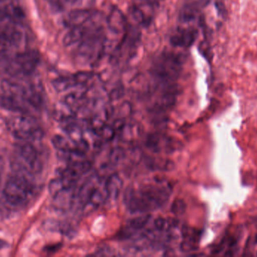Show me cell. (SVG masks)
<instances>
[{
  "mask_svg": "<svg viewBox=\"0 0 257 257\" xmlns=\"http://www.w3.org/2000/svg\"><path fill=\"white\" fill-rule=\"evenodd\" d=\"M107 26L112 33L124 35L128 27L127 21L123 14L117 9H113L107 18Z\"/></svg>",
  "mask_w": 257,
  "mask_h": 257,
  "instance_id": "7c38bea8",
  "label": "cell"
},
{
  "mask_svg": "<svg viewBox=\"0 0 257 257\" xmlns=\"http://www.w3.org/2000/svg\"><path fill=\"white\" fill-rule=\"evenodd\" d=\"M237 241L235 239H230L229 242V247H233L236 245Z\"/></svg>",
  "mask_w": 257,
  "mask_h": 257,
  "instance_id": "1f68e13d",
  "label": "cell"
},
{
  "mask_svg": "<svg viewBox=\"0 0 257 257\" xmlns=\"http://www.w3.org/2000/svg\"><path fill=\"white\" fill-rule=\"evenodd\" d=\"M7 127L11 134L20 141L33 142L39 140L43 136L37 121L27 113H21L9 118Z\"/></svg>",
  "mask_w": 257,
  "mask_h": 257,
  "instance_id": "52a82bcc",
  "label": "cell"
},
{
  "mask_svg": "<svg viewBox=\"0 0 257 257\" xmlns=\"http://www.w3.org/2000/svg\"><path fill=\"white\" fill-rule=\"evenodd\" d=\"M124 126V119H122V118H118V119H116L112 125L113 128L116 131V134L117 133H121L122 130L123 129Z\"/></svg>",
  "mask_w": 257,
  "mask_h": 257,
  "instance_id": "4316f807",
  "label": "cell"
},
{
  "mask_svg": "<svg viewBox=\"0 0 257 257\" xmlns=\"http://www.w3.org/2000/svg\"><path fill=\"white\" fill-rule=\"evenodd\" d=\"M19 24L9 21H0V45L4 48L18 47L24 40V33Z\"/></svg>",
  "mask_w": 257,
  "mask_h": 257,
  "instance_id": "9c48e42d",
  "label": "cell"
},
{
  "mask_svg": "<svg viewBox=\"0 0 257 257\" xmlns=\"http://www.w3.org/2000/svg\"><path fill=\"white\" fill-rule=\"evenodd\" d=\"M33 186L26 175L16 173L6 181L3 195L6 202L12 205H24L33 193Z\"/></svg>",
  "mask_w": 257,
  "mask_h": 257,
  "instance_id": "ba28073f",
  "label": "cell"
},
{
  "mask_svg": "<svg viewBox=\"0 0 257 257\" xmlns=\"http://www.w3.org/2000/svg\"><path fill=\"white\" fill-rule=\"evenodd\" d=\"M8 245H9V244H8V243L6 242V241H4V240L3 239H0V250L6 248Z\"/></svg>",
  "mask_w": 257,
  "mask_h": 257,
  "instance_id": "4dcf8cb0",
  "label": "cell"
},
{
  "mask_svg": "<svg viewBox=\"0 0 257 257\" xmlns=\"http://www.w3.org/2000/svg\"><path fill=\"white\" fill-rule=\"evenodd\" d=\"M172 193L170 185L165 181L142 186L140 188L128 189L124 195V202L133 214H145L163 207Z\"/></svg>",
  "mask_w": 257,
  "mask_h": 257,
  "instance_id": "7a4b0ae2",
  "label": "cell"
},
{
  "mask_svg": "<svg viewBox=\"0 0 257 257\" xmlns=\"http://www.w3.org/2000/svg\"><path fill=\"white\" fill-rule=\"evenodd\" d=\"M5 162L3 157L0 156V187H1L2 179L4 172Z\"/></svg>",
  "mask_w": 257,
  "mask_h": 257,
  "instance_id": "f1b7e54d",
  "label": "cell"
},
{
  "mask_svg": "<svg viewBox=\"0 0 257 257\" xmlns=\"http://www.w3.org/2000/svg\"><path fill=\"white\" fill-rule=\"evenodd\" d=\"M4 1V0H0V2Z\"/></svg>",
  "mask_w": 257,
  "mask_h": 257,
  "instance_id": "e575fe53",
  "label": "cell"
},
{
  "mask_svg": "<svg viewBox=\"0 0 257 257\" xmlns=\"http://www.w3.org/2000/svg\"><path fill=\"white\" fill-rule=\"evenodd\" d=\"M67 32L63 43L80 63L93 65L105 54L107 18L97 11L75 9L64 21Z\"/></svg>",
  "mask_w": 257,
  "mask_h": 257,
  "instance_id": "6da1fadb",
  "label": "cell"
},
{
  "mask_svg": "<svg viewBox=\"0 0 257 257\" xmlns=\"http://www.w3.org/2000/svg\"><path fill=\"white\" fill-rule=\"evenodd\" d=\"M25 20V14L20 6L7 5L0 7V21H9L21 25Z\"/></svg>",
  "mask_w": 257,
  "mask_h": 257,
  "instance_id": "4fadbf2b",
  "label": "cell"
},
{
  "mask_svg": "<svg viewBox=\"0 0 257 257\" xmlns=\"http://www.w3.org/2000/svg\"><path fill=\"white\" fill-rule=\"evenodd\" d=\"M13 167L17 173L33 175L42 170L39 154L32 142L21 141L14 151Z\"/></svg>",
  "mask_w": 257,
  "mask_h": 257,
  "instance_id": "8992f818",
  "label": "cell"
},
{
  "mask_svg": "<svg viewBox=\"0 0 257 257\" xmlns=\"http://www.w3.org/2000/svg\"><path fill=\"white\" fill-rule=\"evenodd\" d=\"M224 256H234V253L232 252V250H227L226 253H224Z\"/></svg>",
  "mask_w": 257,
  "mask_h": 257,
  "instance_id": "d6a6232c",
  "label": "cell"
},
{
  "mask_svg": "<svg viewBox=\"0 0 257 257\" xmlns=\"http://www.w3.org/2000/svg\"><path fill=\"white\" fill-rule=\"evenodd\" d=\"M160 138L158 134H150L146 140V146L153 152H158L160 150Z\"/></svg>",
  "mask_w": 257,
  "mask_h": 257,
  "instance_id": "603a6c76",
  "label": "cell"
},
{
  "mask_svg": "<svg viewBox=\"0 0 257 257\" xmlns=\"http://www.w3.org/2000/svg\"><path fill=\"white\" fill-rule=\"evenodd\" d=\"M99 185V178L96 175L90 177L80 188L77 197L79 200L80 204L85 205L90 200L92 193L94 191L95 189Z\"/></svg>",
  "mask_w": 257,
  "mask_h": 257,
  "instance_id": "9a60e30c",
  "label": "cell"
},
{
  "mask_svg": "<svg viewBox=\"0 0 257 257\" xmlns=\"http://www.w3.org/2000/svg\"><path fill=\"white\" fill-rule=\"evenodd\" d=\"M99 138L105 142L111 141L116 135V131L113 128L112 125H105L99 131Z\"/></svg>",
  "mask_w": 257,
  "mask_h": 257,
  "instance_id": "ffe728a7",
  "label": "cell"
},
{
  "mask_svg": "<svg viewBox=\"0 0 257 257\" xmlns=\"http://www.w3.org/2000/svg\"><path fill=\"white\" fill-rule=\"evenodd\" d=\"M52 144L58 152H66L72 149L69 140L61 135L54 136Z\"/></svg>",
  "mask_w": 257,
  "mask_h": 257,
  "instance_id": "d6986e66",
  "label": "cell"
},
{
  "mask_svg": "<svg viewBox=\"0 0 257 257\" xmlns=\"http://www.w3.org/2000/svg\"><path fill=\"white\" fill-rule=\"evenodd\" d=\"M63 189H65V187L60 178H56V179H54L50 182L49 192L52 197L62 191Z\"/></svg>",
  "mask_w": 257,
  "mask_h": 257,
  "instance_id": "cb8c5ba5",
  "label": "cell"
},
{
  "mask_svg": "<svg viewBox=\"0 0 257 257\" xmlns=\"http://www.w3.org/2000/svg\"><path fill=\"white\" fill-rule=\"evenodd\" d=\"M197 36L196 29L179 27L171 36V44L178 48H188L194 43Z\"/></svg>",
  "mask_w": 257,
  "mask_h": 257,
  "instance_id": "8fae6325",
  "label": "cell"
},
{
  "mask_svg": "<svg viewBox=\"0 0 257 257\" xmlns=\"http://www.w3.org/2000/svg\"><path fill=\"white\" fill-rule=\"evenodd\" d=\"M107 200H108V193L105 185L102 187L97 186L92 193L90 200L87 204H89L92 208H96L103 205Z\"/></svg>",
  "mask_w": 257,
  "mask_h": 257,
  "instance_id": "e0dca14e",
  "label": "cell"
},
{
  "mask_svg": "<svg viewBox=\"0 0 257 257\" xmlns=\"http://www.w3.org/2000/svg\"><path fill=\"white\" fill-rule=\"evenodd\" d=\"M53 7L57 9H62L65 6L75 3L77 0H48Z\"/></svg>",
  "mask_w": 257,
  "mask_h": 257,
  "instance_id": "484cf974",
  "label": "cell"
},
{
  "mask_svg": "<svg viewBox=\"0 0 257 257\" xmlns=\"http://www.w3.org/2000/svg\"><path fill=\"white\" fill-rule=\"evenodd\" d=\"M156 6L155 0H134L131 7L132 16L141 25H149Z\"/></svg>",
  "mask_w": 257,
  "mask_h": 257,
  "instance_id": "30bf717a",
  "label": "cell"
},
{
  "mask_svg": "<svg viewBox=\"0 0 257 257\" xmlns=\"http://www.w3.org/2000/svg\"><path fill=\"white\" fill-rule=\"evenodd\" d=\"M41 57L36 50L12 53L0 51V66L10 78H22L33 75L40 64Z\"/></svg>",
  "mask_w": 257,
  "mask_h": 257,
  "instance_id": "3957f363",
  "label": "cell"
},
{
  "mask_svg": "<svg viewBox=\"0 0 257 257\" xmlns=\"http://www.w3.org/2000/svg\"><path fill=\"white\" fill-rule=\"evenodd\" d=\"M223 249H224V244H220V245L217 246L215 249H214V250L212 251V253L213 254H219V253H221V251Z\"/></svg>",
  "mask_w": 257,
  "mask_h": 257,
  "instance_id": "f546056e",
  "label": "cell"
},
{
  "mask_svg": "<svg viewBox=\"0 0 257 257\" xmlns=\"http://www.w3.org/2000/svg\"><path fill=\"white\" fill-rule=\"evenodd\" d=\"M132 113V106L130 103L124 102L120 105L119 108V116L120 118L124 119L125 117H127Z\"/></svg>",
  "mask_w": 257,
  "mask_h": 257,
  "instance_id": "d4e9b609",
  "label": "cell"
},
{
  "mask_svg": "<svg viewBox=\"0 0 257 257\" xmlns=\"http://www.w3.org/2000/svg\"><path fill=\"white\" fill-rule=\"evenodd\" d=\"M216 6H217V11H218V12L220 14V15H226V8H225L224 5H223V3L217 2V3H216Z\"/></svg>",
  "mask_w": 257,
  "mask_h": 257,
  "instance_id": "83f0119b",
  "label": "cell"
},
{
  "mask_svg": "<svg viewBox=\"0 0 257 257\" xmlns=\"http://www.w3.org/2000/svg\"><path fill=\"white\" fill-rule=\"evenodd\" d=\"M124 150L121 147L113 148L109 154L110 162L113 164H117L123 161L125 158Z\"/></svg>",
  "mask_w": 257,
  "mask_h": 257,
  "instance_id": "44dd1931",
  "label": "cell"
},
{
  "mask_svg": "<svg viewBox=\"0 0 257 257\" xmlns=\"http://www.w3.org/2000/svg\"><path fill=\"white\" fill-rule=\"evenodd\" d=\"M4 95L13 97L22 101L27 107L39 109L43 104L42 89L33 83H24L19 78H6L1 83Z\"/></svg>",
  "mask_w": 257,
  "mask_h": 257,
  "instance_id": "277c9868",
  "label": "cell"
},
{
  "mask_svg": "<svg viewBox=\"0 0 257 257\" xmlns=\"http://www.w3.org/2000/svg\"><path fill=\"white\" fill-rule=\"evenodd\" d=\"M256 255H257V253H256Z\"/></svg>",
  "mask_w": 257,
  "mask_h": 257,
  "instance_id": "d590c367",
  "label": "cell"
},
{
  "mask_svg": "<svg viewBox=\"0 0 257 257\" xmlns=\"http://www.w3.org/2000/svg\"><path fill=\"white\" fill-rule=\"evenodd\" d=\"M53 87L57 92H64L76 86L74 75L57 77L52 82Z\"/></svg>",
  "mask_w": 257,
  "mask_h": 257,
  "instance_id": "2e32d148",
  "label": "cell"
},
{
  "mask_svg": "<svg viewBox=\"0 0 257 257\" xmlns=\"http://www.w3.org/2000/svg\"><path fill=\"white\" fill-rule=\"evenodd\" d=\"M187 205L183 199H175L171 206V211L176 216H181L185 213Z\"/></svg>",
  "mask_w": 257,
  "mask_h": 257,
  "instance_id": "7402d4cb",
  "label": "cell"
},
{
  "mask_svg": "<svg viewBox=\"0 0 257 257\" xmlns=\"http://www.w3.org/2000/svg\"><path fill=\"white\" fill-rule=\"evenodd\" d=\"M182 67V59L178 54L165 51L153 61L151 75L155 81L177 82Z\"/></svg>",
  "mask_w": 257,
  "mask_h": 257,
  "instance_id": "5b68a950",
  "label": "cell"
},
{
  "mask_svg": "<svg viewBox=\"0 0 257 257\" xmlns=\"http://www.w3.org/2000/svg\"><path fill=\"white\" fill-rule=\"evenodd\" d=\"M151 218V216L148 214H142L134 217L128 223V228L132 230H141L147 226Z\"/></svg>",
  "mask_w": 257,
  "mask_h": 257,
  "instance_id": "ac0fdd59",
  "label": "cell"
},
{
  "mask_svg": "<svg viewBox=\"0 0 257 257\" xmlns=\"http://www.w3.org/2000/svg\"><path fill=\"white\" fill-rule=\"evenodd\" d=\"M105 189L108 193V200H116L120 196L123 189V181L117 174H113L108 177L105 183Z\"/></svg>",
  "mask_w": 257,
  "mask_h": 257,
  "instance_id": "5bb4252c",
  "label": "cell"
},
{
  "mask_svg": "<svg viewBox=\"0 0 257 257\" xmlns=\"http://www.w3.org/2000/svg\"><path fill=\"white\" fill-rule=\"evenodd\" d=\"M255 244H257V234H256V235H255Z\"/></svg>",
  "mask_w": 257,
  "mask_h": 257,
  "instance_id": "836d02e7",
  "label": "cell"
}]
</instances>
